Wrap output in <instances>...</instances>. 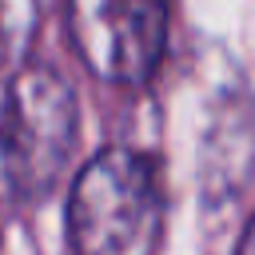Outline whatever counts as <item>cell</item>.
I'll use <instances>...</instances> for the list:
<instances>
[{
	"label": "cell",
	"mask_w": 255,
	"mask_h": 255,
	"mask_svg": "<svg viewBox=\"0 0 255 255\" xmlns=\"http://www.w3.org/2000/svg\"><path fill=\"white\" fill-rule=\"evenodd\" d=\"M40 20V0H0V72H16Z\"/></svg>",
	"instance_id": "4"
},
{
	"label": "cell",
	"mask_w": 255,
	"mask_h": 255,
	"mask_svg": "<svg viewBox=\"0 0 255 255\" xmlns=\"http://www.w3.org/2000/svg\"><path fill=\"white\" fill-rule=\"evenodd\" d=\"M163 231V183L155 159L108 147L88 159L68 191V239L76 255H151Z\"/></svg>",
	"instance_id": "1"
},
{
	"label": "cell",
	"mask_w": 255,
	"mask_h": 255,
	"mask_svg": "<svg viewBox=\"0 0 255 255\" xmlns=\"http://www.w3.org/2000/svg\"><path fill=\"white\" fill-rule=\"evenodd\" d=\"M76 147V96L40 64L0 80V179L16 199H44Z\"/></svg>",
	"instance_id": "2"
},
{
	"label": "cell",
	"mask_w": 255,
	"mask_h": 255,
	"mask_svg": "<svg viewBox=\"0 0 255 255\" xmlns=\"http://www.w3.org/2000/svg\"><path fill=\"white\" fill-rule=\"evenodd\" d=\"M235 255H255V215H251V223H247V231H243V239H239V251Z\"/></svg>",
	"instance_id": "5"
},
{
	"label": "cell",
	"mask_w": 255,
	"mask_h": 255,
	"mask_svg": "<svg viewBox=\"0 0 255 255\" xmlns=\"http://www.w3.org/2000/svg\"><path fill=\"white\" fill-rule=\"evenodd\" d=\"M96 28L104 44L96 68L116 84H147L163 56V0H100Z\"/></svg>",
	"instance_id": "3"
}]
</instances>
